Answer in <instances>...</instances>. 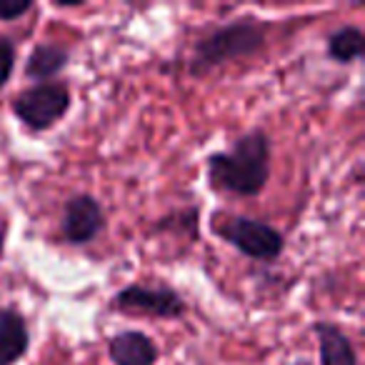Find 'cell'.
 Here are the masks:
<instances>
[{"instance_id":"8","label":"cell","mask_w":365,"mask_h":365,"mask_svg":"<svg viewBox=\"0 0 365 365\" xmlns=\"http://www.w3.org/2000/svg\"><path fill=\"white\" fill-rule=\"evenodd\" d=\"M31 345L28 323L16 308H0V365H16Z\"/></svg>"},{"instance_id":"9","label":"cell","mask_w":365,"mask_h":365,"mask_svg":"<svg viewBox=\"0 0 365 365\" xmlns=\"http://www.w3.org/2000/svg\"><path fill=\"white\" fill-rule=\"evenodd\" d=\"M315 338H318L320 365H358V355L350 338L328 320L315 323Z\"/></svg>"},{"instance_id":"6","label":"cell","mask_w":365,"mask_h":365,"mask_svg":"<svg viewBox=\"0 0 365 365\" xmlns=\"http://www.w3.org/2000/svg\"><path fill=\"white\" fill-rule=\"evenodd\" d=\"M106 228V210L93 195H73L63 208L61 233L63 240L71 245H86L96 240Z\"/></svg>"},{"instance_id":"5","label":"cell","mask_w":365,"mask_h":365,"mask_svg":"<svg viewBox=\"0 0 365 365\" xmlns=\"http://www.w3.org/2000/svg\"><path fill=\"white\" fill-rule=\"evenodd\" d=\"M115 310H133V313H145L158 320H175L185 313V300L170 285H140L133 283L118 290L113 298Z\"/></svg>"},{"instance_id":"12","label":"cell","mask_w":365,"mask_h":365,"mask_svg":"<svg viewBox=\"0 0 365 365\" xmlns=\"http://www.w3.org/2000/svg\"><path fill=\"white\" fill-rule=\"evenodd\" d=\"M16 68V46L8 38H0V88L6 86Z\"/></svg>"},{"instance_id":"4","label":"cell","mask_w":365,"mask_h":365,"mask_svg":"<svg viewBox=\"0 0 365 365\" xmlns=\"http://www.w3.org/2000/svg\"><path fill=\"white\" fill-rule=\"evenodd\" d=\"M71 88L66 83L48 81L36 83L33 88L21 91L13 98V113L16 118L28 128V130H48V128L58 125L71 110Z\"/></svg>"},{"instance_id":"3","label":"cell","mask_w":365,"mask_h":365,"mask_svg":"<svg viewBox=\"0 0 365 365\" xmlns=\"http://www.w3.org/2000/svg\"><path fill=\"white\" fill-rule=\"evenodd\" d=\"M213 233L220 235L235 250H240L253 260H260V263L275 260L285 248V238L278 228H273L265 220L248 218V215H230L225 220L215 215Z\"/></svg>"},{"instance_id":"1","label":"cell","mask_w":365,"mask_h":365,"mask_svg":"<svg viewBox=\"0 0 365 365\" xmlns=\"http://www.w3.org/2000/svg\"><path fill=\"white\" fill-rule=\"evenodd\" d=\"M205 170L210 188L218 193L255 198L270 180V138L263 130L245 133L230 150L208 155Z\"/></svg>"},{"instance_id":"11","label":"cell","mask_w":365,"mask_h":365,"mask_svg":"<svg viewBox=\"0 0 365 365\" xmlns=\"http://www.w3.org/2000/svg\"><path fill=\"white\" fill-rule=\"evenodd\" d=\"M365 53V38L358 26H343L328 38V56L340 66H350Z\"/></svg>"},{"instance_id":"14","label":"cell","mask_w":365,"mask_h":365,"mask_svg":"<svg viewBox=\"0 0 365 365\" xmlns=\"http://www.w3.org/2000/svg\"><path fill=\"white\" fill-rule=\"evenodd\" d=\"M293 365H308V363H303V360H295V363Z\"/></svg>"},{"instance_id":"13","label":"cell","mask_w":365,"mask_h":365,"mask_svg":"<svg viewBox=\"0 0 365 365\" xmlns=\"http://www.w3.org/2000/svg\"><path fill=\"white\" fill-rule=\"evenodd\" d=\"M33 11V0H0V21H18Z\"/></svg>"},{"instance_id":"10","label":"cell","mask_w":365,"mask_h":365,"mask_svg":"<svg viewBox=\"0 0 365 365\" xmlns=\"http://www.w3.org/2000/svg\"><path fill=\"white\" fill-rule=\"evenodd\" d=\"M68 58H71V53H68L63 46H58V43H43V46H36L31 56H28L26 76L31 78V81L48 83L51 78H56L58 73L68 66Z\"/></svg>"},{"instance_id":"2","label":"cell","mask_w":365,"mask_h":365,"mask_svg":"<svg viewBox=\"0 0 365 365\" xmlns=\"http://www.w3.org/2000/svg\"><path fill=\"white\" fill-rule=\"evenodd\" d=\"M265 46V26L255 18H238V21L220 26L210 36L200 38L190 56V76L200 78L215 71L218 66L238 58H250Z\"/></svg>"},{"instance_id":"7","label":"cell","mask_w":365,"mask_h":365,"mask_svg":"<svg viewBox=\"0 0 365 365\" xmlns=\"http://www.w3.org/2000/svg\"><path fill=\"white\" fill-rule=\"evenodd\" d=\"M108 355L115 365H155L158 345L140 330H120L108 340Z\"/></svg>"}]
</instances>
